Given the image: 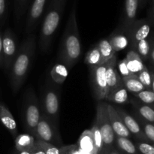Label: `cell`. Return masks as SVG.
Returning <instances> with one entry per match:
<instances>
[{
    "label": "cell",
    "instance_id": "1",
    "mask_svg": "<svg viewBox=\"0 0 154 154\" xmlns=\"http://www.w3.org/2000/svg\"><path fill=\"white\" fill-rule=\"evenodd\" d=\"M77 7L78 0H74L58 52V61L68 69H72L78 63L82 54L77 20Z\"/></svg>",
    "mask_w": 154,
    "mask_h": 154
},
{
    "label": "cell",
    "instance_id": "2",
    "mask_svg": "<svg viewBox=\"0 0 154 154\" xmlns=\"http://www.w3.org/2000/svg\"><path fill=\"white\" fill-rule=\"evenodd\" d=\"M36 48L35 35L27 36L19 48L16 58L10 69V84L12 92L16 94L26 80Z\"/></svg>",
    "mask_w": 154,
    "mask_h": 154
},
{
    "label": "cell",
    "instance_id": "3",
    "mask_svg": "<svg viewBox=\"0 0 154 154\" xmlns=\"http://www.w3.org/2000/svg\"><path fill=\"white\" fill-rule=\"evenodd\" d=\"M67 0H49L39 35V48L48 53L60 24Z\"/></svg>",
    "mask_w": 154,
    "mask_h": 154
},
{
    "label": "cell",
    "instance_id": "4",
    "mask_svg": "<svg viewBox=\"0 0 154 154\" xmlns=\"http://www.w3.org/2000/svg\"><path fill=\"white\" fill-rule=\"evenodd\" d=\"M61 88L55 84L51 77H47L46 82L42 89L40 102L42 114L51 119L60 126Z\"/></svg>",
    "mask_w": 154,
    "mask_h": 154
},
{
    "label": "cell",
    "instance_id": "5",
    "mask_svg": "<svg viewBox=\"0 0 154 154\" xmlns=\"http://www.w3.org/2000/svg\"><path fill=\"white\" fill-rule=\"evenodd\" d=\"M41 116L42 111L39 99L34 90L29 87L24 94L22 111L23 126L27 133L35 136Z\"/></svg>",
    "mask_w": 154,
    "mask_h": 154
},
{
    "label": "cell",
    "instance_id": "6",
    "mask_svg": "<svg viewBox=\"0 0 154 154\" xmlns=\"http://www.w3.org/2000/svg\"><path fill=\"white\" fill-rule=\"evenodd\" d=\"M95 123L97 125L102 134L104 144V150L114 147L116 135L112 129L109 116H108V102L105 101L98 102L97 106H96Z\"/></svg>",
    "mask_w": 154,
    "mask_h": 154
},
{
    "label": "cell",
    "instance_id": "7",
    "mask_svg": "<svg viewBox=\"0 0 154 154\" xmlns=\"http://www.w3.org/2000/svg\"><path fill=\"white\" fill-rule=\"evenodd\" d=\"M34 137L35 139L50 143L57 147L63 146L60 126L56 125L51 119L42 114L37 125Z\"/></svg>",
    "mask_w": 154,
    "mask_h": 154
},
{
    "label": "cell",
    "instance_id": "8",
    "mask_svg": "<svg viewBox=\"0 0 154 154\" xmlns=\"http://www.w3.org/2000/svg\"><path fill=\"white\" fill-rule=\"evenodd\" d=\"M90 80L93 95L98 102L105 101L108 93V83L106 78V66L105 64L100 66L90 67Z\"/></svg>",
    "mask_w": 154,
    "mask_h": 154
},
{
    "label": "cell",
    "instance_id": "9",
    "mask_svg": "<svg viewBox=\"0 0 154 154\" xmlns=\"http://www.w3.org/2000/svg\"><path fill=\"white\" fill-rule=\"evenodd\" d=\"M3 67L5 71H9L14 60L16 58L19 48L15 35L10 28H7L2 33Z\"/></svg>",
    "mask_w": 154,
    "mask_h": 154
},
{
    "label": "cell",
    "instance_id": "10",
    "mask_svg": "<svg viewBox=\"0 0 154 154\" xmlns=\"http://www.w3.org/2000/svg\"><path fill=\"white\" fill-rule=\"evenodd\" d=\"M49 0H32L29 7L26 21L25 26V34L27 36L33 34L41 19L42 18L45 8Z\"/></svg>",
    "mask_w": 154,
    "mask_h": 154
},
{
    "label": "cell",
    "instance_id": "11",
    "mask_svg": "<svg viewBox=\"0 0 154 154\" xmlns=\"http://www.w3.org/2000/svg\"><path fill=\"white\" fill-rule=\"evenodd\" d=\"M150 25L145 20H136L135 21L126 32L129 37V44L132 50L138 42L147 38L150 32Z\"/></svg>",
    "mask_w": 154,
    "mask_h": 154
},
{
    "label": "cell",
    "instance_id": "12",
    "mask_svg": "<svg viewBox=\"0 0 154 154\" xmlns=\"http://www.w3.org/2000/svg\"><path fill=\"white\" fill-rule=\"evenodd\" d=\"M114 108H115L116 111L118 113L120 117H121L122 120H123L125 126L127 128V129L130 132L131 135H133L138 141L148 142V141L146 138L145 135H144V132H143L142 129H141V126H140L139 123L136 120V118H135L132 115H130L129 113L126 112L122 108H119V107L115 106H114Z\"/></svg>",
    "mask_w": 154,
    "mask_h": 154
},
{
    "label": "cell",
    "instance_id": "13",
    "mask_svg": "<svg viewBox=\"0 0 154 154\" xmlns=\"http://www.w3.org/2000/svg\"><path fill=\"white\" fill-rule=\"evenodd\" d=\"M140 0H124L123 14L118 26H121L126 32L136 20Z\"/></svg>",
    "mask_w": 154,
    "mask_h": 154
},
{
    "label": "cell",
    "instance_id": "14",
    "mask_svg": "<svg viewBox=\"0 0 154 154\" xmlns=\"http://www.w3.org/2000/svg\"><path fill=\"white\" fill-rule=\"evenodd\" d=\"M106 66V78L108 83V92L114 90L117 87L123 85L122 77L117 69V54L105 63Z\"/></svg>",
    "mask_w": 154,
    "mask_h": 154
},
{
    "label": "cell",
    "instance_id": "15",
    "mask_svg": "<svg viewBox=\"0 0 154 154\" xmlns=\"http://www.w3.org/2000/svg\"><path fill=\"white\" fill-rule=\"evenodd\" d=\"M108 112L110 122H111V126H112L116 137L130 138L132 135L129 132L127 128L126 127L124 123L123 122L118 113L117 112L114 105L108 103Z\"/></svg>",
    "mask_w": 154,
    "mask_h": 154
},
{
    "label": "cell",
    "instance_id": "16",
    "mask_svg": "<svg viewBox=\"0 0 154 154\" xmlns=\"http://www.w3.org/2000/svg\"><path fill=\"white\" fill-rule=\"evenodd\" d=\"M113 50L116 53L126 49L129 44V37L126 32L118 26L114 32L111 33V35L108 38Z\"/></svg>",
    "mask_w": 154,
    "mask_h": 154
},
{
    "label": "cell",
    "instance_id": "17",
    "mask_svg": "<svg viewBox=\"0 0 154 154\" xmlns=\"http://www.w3.org/2000/svg\"><path fill=\"white\" fill-rule=\"evenodd\" d=\"M0 122L8 130L14 138L17 136L18 129L16 121L8 108L2 102H0Z\"/></svg>",
    "mask_w": 154,
    "mask_h": 154
},
{
    "label": "cell",
    "instance_id": "18",
    "mask_svg": "<svg viewBox=\"0 0 154 154\" xmlns=\"http://www.w3.org/2000/svg\"><path fill=\"white\" fill-rule=\"evenodd\" d=\"M76 144L82 154H98L90 129L84 130L81 133Z\"/></svg>",
    "mask_w": 154,
    "mask_h": 154
},
{
    "label": "cell",
    "instance_id": "19",
    "mask_svg": "<svg viewBox=\"0 0 154 154\" xmlns=\"http://www.w3.org/2000/svg\"><path fill=\"white\" fill-rule=\"evenodd\" d=\"M105 101L107 102H109L114 104H117V105H124V104L130 102L129 93L123 85L108 92Z\"/></svg>",
    "mask_w": 154,
    "mask_h": 154
},
{
    "label": "cell",
    "instance_id": "20",
    "mask_svg": "<svg viewBox=\"0 0 154 154\" xmlns=\"http://www.w3.org/2000/svg\"><path fill=\"white\" fill-rule=\"evenodd\" d=\"M129 72L132 75H138L140 72L145 68V65L143 63L142 59L135 51L131 50L127 53L125 58Z\"/></svg>",
    "mask_w": 154,
    "mask_h": 154
},
{
    "label": "cell",
    "instance_id": "21",
    "mask_svg": "<svg viewBox=\"0 0 154 154\" xmlns=\"http://www.w3.org/2000/svg\"><path fill=\"white\" fill-rule=\"evenodd\" d=\"M132 102L138 117L150 123H154V108L138 101Z\"/></svg>",
    "mask_w": 154,
    "mask_h": 154
},
{
    "label": "cell",
    "instance_id": "22",
    "mask_svg": "<svg viewBox=\"0 0 154 154\" xmlns=\"http://www.w3.org/2000/svg\"><path fill=\"white\" fill-rule=\"evenodd\" d=\"M35 138L29 133H23L18 135L14 138L15 150L17 151L31 150L34 147Z\"/></svg>",
    "mask_w": 154,
    "mask_h": 154
},
{
    "label": "cell",
    "instance_id": "23",
    "mask_svg": "<svg viewBox=\"0 0 154 154\" xmlns=\"http://www.w3.org/2000/svg\"><path fill=\"white\" fill-rule=\"evenodd\" d=\"M68 75H69L68 68L60 63L54 65L50 72V77L51 80L58 85H62L66 81Z\"/></svg>",
    "mask_w": 154,
    "mask_h": 154
},
{
    "label": "cell",
    "instance_id": "24",
    "mask_svg": "<svg viewBox=\"0 0 154 154\" xmlns=\"http://www.w3.org/2000/svg\"><path fill=\"white\" fill-rule=\"evenodd\" d=\"M115 147L120 154H140L135 144L129 138L116 137Z\"/></svg>",
    "mask_w": 154,
    "mask_h": 154
},
{
    "label": "cell",
    "instance_id": "25",
    "mask_svg": "<svg viewBox=\"0 0 154 154\" xmlns=\"http://www.w3.org/2000/svg\"><path fill=\"white\" fill-rule=\"evenodd\" d=\"M122 81H123V86L127 90V91L133 94H136L146 90L145 87L140 82L136 75H132L130 76L122 78Z\"/></svg>",
    "mask_w": 154,
    "mask_h": 154
},
{
    "label": "cell",
    "instance_id": "26",
    "mask_svg": "<svg viewBox=\"0 0 154 154\" xmlns=\"http://www.w3.org/2000/svg\"><path fill=\"white\" fill-rule=\"evenodd\" d=\"M84 62L89 66V68L100 66V65L105 63L102 58V54H100L96 45L87 53L85 58H84Z\"/></svg>",
    "mask_w": 154,
    "mask_h": 154
},
{
    "label": "cell",
    "instance_id": "27",
    "mask_svg": "<svg viewBox=\"0 0 154 154\" xmlns=\"http://www.w3.org/2000/svg\"><path fill=\"white\" fill-rule=\"evenodd\" d=\"M96 47L98 48L100 54H102V57L105 63L108 61L116 54V52L113 50L108 38H104L99 41L96 45Z\"/></svg>",
    "mask_w": 154,
    "mask_h": 154
},
{
    "label": "cell",
    "instance_id": "28",
    "mask_svg": "<svg viewBox=\"0 0 154 154\" xmlns=\"http://www.w3.org/2000/svg\"><path fill=\"white\" fill-rule=\"evenodd\" d=\"M29 0H14V18L16 23H19L26 14Z\"/></svg>",
    "mask_w": 154,
    "mask_h": 154
},
{
    "label": "cell",
    "instance_id": "29",
    "mask_svg": "<svg viewBox=\"0 0 154 154\" xmlns=\"http://www.w3.org/2000/svg\"><path fill=\"white\" fill-rule=\"evenodd\" d=\"M150 49L151 48L150 43L147 38L138 42L132 51H135L141 57L142 60H147L150 57Z\"/></svg>",
    "mask_w": 154,
    "mask_h": 154
},
{
    "label": "cell",
    "instance_id": "30",
    "mask_svg": "<svg viewBox=\"0 0 154 154\" xmlns=\"http://www.w3.org/2000/svg\"><path fill=\"white\" fill-rule=\"evenodd\" d=\"M91 132L92 135H93V141H94L95 146H96V150H97L98 154H102L104 150V144H103V139H102V134H101L100 130H99V127L95 123L91 128Z\"/></svg>",
    "mask_w": 154,
    "mask_h": 154
},
{
    "label": "cell",
    "instance_id": "31",
    "mask_svg": "<svg viewBox=\"0 0 154 154\" xmlns=\"http://www.w3.org/2000/svg\"><path fill=\"white\" fill-rule=\"evenodd\" d=\"M137 120V119H136ZM138 122L139 123L143 132L145 135L146 138L147 139L148 142L154 143V124L153 123H148L145 120H142L138 117Z\"/></svg>",
    "mask_w": 154,
    "mask_h": 154
},
{
    "label": "cell",
    "instance_id": "32",
    "mask_svg": "<svg viewBox=\"0 0 154 154\" xmlns=\"http://www.w3.org/2000/svg\"><path fill=\"white\" fill-rule=\"evenodd\" d=\"M141 103L145 104L154 108V93L151 90H144L140 93L134 94Z\"/></svg>",
    "mask_w": 154,
    "mask_h": 154
},
{
    "label": "cell",
    "instance_id": "33",
    "mask_svg": "<svg viewBox=\"0 0 154 154\" xmlns=\"http://www.w3.org/2000/svg\"><path fill=\"white\" fill-rule=\"evenodd\" d=\"M137 76H138V78L140 81V82L143 84V86L145 87L146 90H151V73H150V71L147 69V68L146 67V66L141 72H140L137 75Z\"/></svg>",
    "mask_w": 154,
    "mask_h": 154
},
{
    "label": "cell",
    "instance_id": "34",
    "mask_svg": "<svg viewBox=\"0 0 154 154\" xmlns=\"http://www.w3.org/2000/svg\"><path fill=\"white\" fill-rule=\"evenodd\" d=\"M35 144L38 146L42 148L46 154H60V147H57L50 143L45 142V141H41V140L35 139Z\"/></svg>",
    "mask_w": 154,
    "mask_h": 154
},
{
    "label": "cell",
    "instance_id": "35",
    "mask_svg": "<svg viewBox=\"0 0 154 154\" xmlns=\"http://www.w3.org/2000/svg\"><path fill=\"white\" fill-rule=\"evenodd\" d=\"M137 150L141 154H154V147L153 144L144 141H138L135 144Z\"/></svg>",
    "mask_w": 154,
    "mask_h": 154
},
{
    "label": "cell",
    "instance_id": "36",
    "mask_svg": "<svg viewBox=\"0 0 154 154\" xmlns=\"http://www.w3.org/2000/svg\"><path fill=\"white\" fill-rule=\"evenodd\" d=\"M8 13V0H0V26L5 23Z\"/></svg>",
    "mask_w": 154,
    "mask_h": 154
},
{
    "label": "cell",
    "instance_id": "37",
    "mask_svg": "<svg viewBox=\"0 0 154 154\" xmlns=\"http://www.w3.org/2000/svg\"><path fill=\"white\" fill-rule=\"evenodd\" d=\"M60 154H82L76 144L63 145L60 147Z\"/></svg>",
    "mask_w": 154,
    "mask_h": 154
},
{
    "label": "cell",
    "instance_id": "38",
    "mask_svg": "<svg viewBox=\"0 0 154 154\" xmlns=\"http://www.w3.org/2000/svg\"><path fill=\"white\" fill-rule=\"evenodd\" d=\"M117 71H118L119 74H120V75L122 78L130 76V75H132V74L129 72V69H128L126 61L125 59H123L121 61L119 62L118 63H117Z\"/></svg>",
    "mask_w": 154,
    "mask_h": 154
},
{
    "label": "cell",
    "instance_id": "39",
    "mask_svg": "<svg viewBox=\"0 0 154 154\" xmlns=\"http://www.w3.org/2000/svg\"><path fill=\"white\" fill-rule=\"evenodd\" d=\"M3 67V51H2V33L0 30V68Z\"/></svg>",
    "mask_w": 154,
    "mask_h": 154
},
{
    "label": "cell",
    "instance_id": "40",
    "mask_svg": "<svg viewBox=\"0 0 154 154\" xmlns=\"http://www.w3.org/2000/svg\"><path fill=\"white\" fill-rule=\"evenodd\" d=\"M31 153L32 154H46L42 148H40L36 144H34V147L31 150Z\"/></svg>",
    "mask_w": 154,
    "mask_h": 154
},
{
    "label": "cell",
    "instance_id": "41",
    "mask_svg": "<svg viewBox=\"0 0 154 154\" xmlns=\"http://www.w3.org/2000/svg\"><path fill=\"white\" fill-rule=\"evenodd\" d=\"M102 154H120V153L118 151V150L116 148L115 146H114V147H111V148H108L107 149V150H104L103 153Z\"/></svg>",
    "mask_w": 154,
    "mask_h": 154
},
{
    "label": "cell",
    "instance_id": "42",
    "mask_svg": "<svg viewBox=\"0 0 154 154\" xmlns=\"http://www.w3.org/2000/svg\"><path fill=\"white\" fill-rule=\"evenodd\" d=\"M12 154H32L31 150H23V151H17L15 150Z\"/></svg>",
    "mask_w": 154,
    "mask_h": 154
},
{
    "label": "cell",
    "instance_id": "43",
    "mask_svg": "<svg viewBox=\"0 0 154 154\" xmlns=\"http://www.w3.org/2000/svg\"><path fill=\"white\" fill-rule=\"evenodd\" d=\"M149 58L151 59L152 62L154 63V48H151L150 49V57Z\"/></svg>",
    "mask_w": 154,
    "mask_h": 154
},
{
    "label": "cell",
    "instance_id": "44",
    "mask_svg": "<svg viewBox=\"0 0 154 154\" xmlns=\"http://www.w3.org/2000/svg\"><path fill=\"white\" fill-rule=\"evenodd\" d=\"M150 73H151V78H152L151 90L154 93V72H150Z\"/></svg>",
    "mask_w": 154,
    "mask_h": 154
},
{
    "label": "cell",
    "instance_id": "45",
    "mask_svg": "<svg viewBox=\"0 0 154 154\" xmlns=\"http://www.w3.org/2000/svg\"><path fill=\"white\" fill-rule=\"evenodd\" d=\"M146 1H147V0H140V5L143 4V3H144V2H145Z\"/></svg>",
    "mask_w": 154,
    "mask_h": 154
},
{
    "label": "cell",
    "instance_id": "46",
    "mask_svg": "<svg viewBox=\"0 0 154 154\" xmlns=\"http://www.w3.org/2000/svg\"><path fill=\"white\" fill-rule=\"evenodd\" d=\"M153 8H154V0H153Z\"/></svg>",
    "mask_w": 154,
    "mask_h": 154
},
{
    "label": "cell",
    "instance_id": "47",
    "mask_svg": "<svg viewBox=\"0 0 154 154\" xmlns=\"http://www.w3.org/2000/svg\"><path fill=\"white\" fill-rule=\"evenodd\" d=\"M153 144V146L154 147V143H153V144Z\"/></svg>",
    "mask_w": 154,
    "mask_h": 154
}]
</instances>
